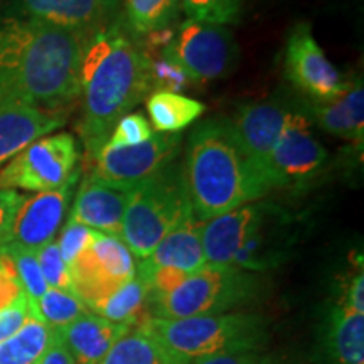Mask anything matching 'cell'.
I'll list each match as a JSON object with an SVG mask.
<instances>
[{
	"label": "cell",
	"mask_w": 364,
	"mask_h": 364,
	"mask_svg": "<svg viewBox=\"0 0 364 364\" xmlns=\"http://www.w3.org/2000/svg\"><path fill=\"white\" fill-rule=\"evenodd\" d=\"M91 36L0 17V103L21 102L68 115L81 95V66Z\"/></svg>",
	"instance_id": "1"
},
{
	"label": "cell",
	"mask_w": 364,
	"mask_h": 364,
	"mask_svg": "<svg viewBox=\"0 0 364 364\" xmlns=\"http://www.w3.org/2000/svg\"><path fill=\"white\" fill-rule=\"evenodd\" d=\"M152 91L150 58L117 19L91 36L81 66L83 110L78 134L95 161L113 129Z\"/></svg>",
	"instance_id": "2"
},
{
	"label": "cell",
	"mask_w": 364,
	"mask_h": 364,
	"mask_svg": "<svg viewBox=\"0 0 364 364\" xmlns=\"http://www.w3.org/2000/svg\"><path fill=\"white\" fill-rule=\"evenodd\" d=\"M182 177L194 218L201 223L247 206L270 191L241 149L230 118H211L193 129Z\"/></svg>",
	"instance_id": "3"
},
{
	"label": "cell",
	"mask_w": 364,
	"mask_h": 364,
	"mask_svg": "<svg viewBox=\"0 0 364 364\" xmlns=\"http://www.w3.org/2000/svg\"><path fill=\"white\" fill-rule=\"evenodd\" d=\"M194 220L182 166L176 161L136 184L130 193L120 240L136 260H145L164 236Z\"/></svg>",
	"instance_id": "4"
},
{
	"label": "cell",
	"mask_w": 364,
	"mask_h": 364,
	"mask_svg": "<svg viewBox=\"0 0 364 364\" xmlns=\"http://www.w3.org/2000/svg\"><path fill=\"white\" fill-rule=\"evenodd\" d=\"M136 326L156 336L186 363L220 354L253 353L265 338L263 318L252 314H218L172 321L147 317Z\"/></svg>",
	"instance_id": "5"
},
{
	"label": "cell",
	"mask_w": 364,
	"mask_h": 364,
	"mask_svg": "<svg viewBox=\"0 0 364 364\" xmlns=\"http://www.w3.org/2000/svg\"><path fill=\"white\" fill-rule=\"evenodd\" d=\"M257 277L233 265L213 267L193 273L174 292L149 297L147 307L156 318L218 316L253 297Z\"/></svg>",
	"instance_id": "6"
},
{
	"label": "cell",
	"mask_w": 364,
	"mask_h": 364,
	"mask_svg": "<svg viewBox=\"0 0 364 364\" xmlns=\"http://www.w3.org/2000/svg\"><path fill=\"white\" fill-rule=\"evenodd\" d=\"M78 161L80 147L71 134L41 136L0 171V189H59L80 171Z\"/></svg>",
	"instance_id": "7"
},
{
	"label": "cell",
	"mask_w": 364,
	"mask_h": 364,
	"mask_svg": "<svg viewBox=\"0 0 364 364\" xmlns=\"http://www.w3.org/2000/svg\"><path fill=\"white\" fill-rule=\"evenodd\" d=\"M182 68L193 83L220 80L238 63V46L225 26L186 21L176 29L172 43L161 53Z\"/></svg>",
	"instance_id": "8"
},
{
	"label": "cell",
	"mask_w": 364,
	"mask_h": 364,
	"mask_svg": "<svg viewBox=\"0 0 364 364\" xmlns=\"http://www.w3.org/2000/svg\"><path fill=\"white\" fill-rule=\"evenodd\" d=\"M68 268L73 292L90 312L134 279L136 272L134 255L124 241L100 231Z\"/></svg>",
	"instance_id": "9"
},
{
	"label": "cell",
	"mask_w": 364,
	"mask_h": 364,
	"mask_svg": "<svg viewBox=\"0 0 364 364\" xmlns=\"http://www.w3.org/2000/svg\"><path fill=\"white\" fill-rule=\"evenodd\" d=\"M329 154L311 130L300 107L287 113L267 169L270 189H304L324 169Z\"/></svg>",
	"instance_id": "10"
},
{
	"label": "cell",
	"mask_w": 364,
	"mask_h": 364,
	"mask_svg": "<svg viewBox=\"0 0 364 364\" xmlns=\"http://www.w3.org/2000/svg\"><path fill=\"white\" fill-rule=\"evenodd\" d=\"M181 134H154L147 142L134 147L112 149L103 145L88 176L118 189H134L136 184L176 161Z\"/></svg>",
	"instance_id": "11"
},
{
	"label": "cell",
	"mask_w": 364,
	"mask_h": 364,
	"mask_svg": "<svg viewBox=\"0 0 364 364\" xmlns=\"http://www.w3.org/2000/svg\"><path fill=\"white\" fill-rule=\"evenodd\" d=\"M285 75L290 83L314 103L334 102L351 85L327 59L307 22L295 26L287 41Z\"/></svg>",
	"instance_id": "12"
},
{
	"label": "cell",
	"mask_w": 364,
	"mask_h": 364,
	"mask_svg": "<svg viewBox=\"0 0 364 364\" xmlns=\"http://www.w3.org/2000/svg\"><path fill=\"white\" fill-rule=\"evenodd\" d=\"M120 0H12L7 16L95 34L113 19Z\"/></svg>",
	"instance_id": "13"
},
{
	"label": "cell",
	"mask_w": 364,
	"mask_h": 364,
	"mask_svg": "<svg viewBox=\"0 0 364 364\" xmlns=\"http://www.w3.org/2000/svg\"><path fill=\"white\" fill-rule=\"evenodd\" d=\"M290 110V103L273 97L263 102L245 105L236 112L233 120H230L241 149L265 182L272 150Z\"/></svg>",
	"instance_id": "14"
},
{
	"label": "cell",
	"mask_w": 364,
	"mask_h": 364,
	"mask_svg": "<svg viewBox=\"0 0 364 364\" xmlns=\"http://www.w3.org/2000/svg\"><path fill=\"white\" fill-rule=\"evenodd\" d=\"M78 179L80 171L59 189L26 198L14 221L11 243L38 252L44 245L54 241L75 194Z\"/></svg>",
	"instance_id": "15"
},
{
	"label": "cell",
	"mask_w": 364,
	"mask_h": 364,
	"mask_svg": "<svg viewBox=\"0 0 364 364\" xmlns=\"http://www.w3.org/2000/svg\"><path fill=\"white\" fill-rule=\"evenodd\" d=\"M290 220L285 209L262 203V213L253 233L236 253L233 267L245 272H263L280 265L290 248Z\"/></svg>",
	"instance_id": "16"
},
{
	"label": "cell",
	"mask_w": 364,
	"mask_h": 364,
	"mask_svg": "<svg viewBox=\"0 0 364 364\" xmlns=\"http://www.w3.org/2000/svg\"><path fill=\"white\" fill-rule=\"evenodd\" d=\"M132 189H118L86 176L76 193L68 220L120 238Z\"/></svg>",
	"instance_id": "17"
},
{
	"label": "cell",
	"mask_w": 364,
	"mask_h": 364,
	"mask_svg": "<svg viewBox=\"0 0 364 364\" xmlns=\"http://www.w3.org/2000/svg\"><path fill=\"white\" fill-rule=\"evenodd\" d=\"M65 113L39 110L21 102L0 103V167L41 136L66 124Z\"/></svg>",
	"instance_id": "18"
},
{
	"label": "cell",
	"mask_w": 364,
	"mask_h": 364,
	"mask_svg": "<svg viewBox=\"0 0 364 364\" xmlns=\"http://www.w3.org/2000/svg\"><path fill=\"white\" fill-rule=\"evenodd\" d=\"M260 213L262 203H255L203 223L201 240L208 265H233L236 253L253 233Z\"/></svg>",
	"instance_id": "19"
},
{
	"label": "cell",
	"mask_w": 364,
	"mask_h": 364,
	"mask_svg": "<svg viewBox=\"0 0 364 364\" xmlns=\"http://www.w3.org/2000/svg\"><path fill=\"white\" fill-rule=\"evenodd\" d=\"M304 113L327 134L351 140L363 147L364 139V88L359 78L348 91L329 103L307 102L300 105Z\"/></svg>",
	"instance_id": "20"
},
{
	"label": "cell",
	"mask_w": 364,
	"mask_h": 364,
	"mask_svg": "<svg viewBox=\"0 0 364 364\" xmlns=\"http://www.w3.org/2000/svg\"><path fill=\"white\" fill-rule=\"evenodd\" d=\"M130 331V326L117 324L97 314L88 312L65 329L56 331L59 339L75 359L76 364H98L107 356L122 336Z\"/></svg>",
	"instance_id": "21"
},
{
	"label": "cell",
	"mask_w": 364,
	"mask_h": 364,
	"mask_svg": "<svg viewBox=\"0 0 364 364\" xmlns=\"http://www.w3.org/2000/svg\"><path fill=\"white\" fill-rule=\"evenodd\" d=\"M203 223L189 220L164 236L156 250L145 258L150 267H169L184 272L186 275L203 270L208 265L201 240Z\"/></svg>",
	"instance_id": "22"
},
{
	"label": "cell",
	"mask_w": 364,
	"mask_h": 364,
	"mask_svg": "<svg viewBox=\"0 0 364 364\" xmlns=\"http://www.w3.org/2000/svg\"><path fill=\"white\" fill-rule=\"evenodd\" d=\"M98 364H189L167 349L156 336L136 326L113 344Z\"/></svg>",
	"instance_id": "23"
},
{
	"label": "cell",
	"mask_w": 364,
	"mask_h": 364,
	"mask_svg": "<svg viewBox=\"0 0 364 364\" xmlns=\"http://www.w3.org/2000/svg\"><path fill=\"white\" fill-rule=\"evenodd\" d=\"M329 348L338 364H364V314L339 304L331 316Z\"/></svg>",
	"instance_id": "24"
},
{
	"label": "cell",
	"mask_w": 364,
	"mask_h": 364,
	"mask_svg": "<svg viewBox=\"0 0 364 364\" xmlns=\"http://www.w3.org/2000/svg\"><path fill=\"white\" fill-rule=\"evenodd\" d=\"M54 331L33 311L16 334L0 343V364H36L49 348Z\"/></svg>",
	"instance_id": "25"
},
{
	"label": "cell",
	"mask_w": 364,
	"mask_h": 364,
	"mask_svg": "<svg viewBox=\"0 0 364 364\" xmlns=\"http://www.w3.org/2000/svg\"><path fill=\"white\" fill-rule=\"evenodd\" d=\"M147 112L159 134H179L206 112L201 102L182 95L156 91L147 100Z\"/></svg>",
	"instance_id": "26"
},
{
	"label": "cell",
	"mask_w": 364,
	"mask_h": 364,
	"mask_svg": "<svg viewBox=\"0 0 364 364\" xmlns=\"http://www.w3.org/2000/svg\"><path fill=\"white\" fill-rule=\"evenodd\" d=\"M181 0H125L124 24L135 38L174 24L181 14Z\"/></svg>",
	"instance_id": "27"
},
{
	"label": "cell",
	"mask_w": 364,
	"mask_h": 364,
	"mask_svg": "<svg viewBox=\"0 0 364 364\" xmlns=\"http://www.w3.org/2000/svg\"><path fill=\"white\" fill-rule=\"evenodd\" d=\"M149 287L145 282L135 273L130 282L113 292L107 300H103L100 306L95 309L93 314L100 317L108 318V321L117 322V324L134 326L142 322L144 309L147 307Z\"/></svg>",
	"instance_id": "28"
},
{
	"label": "cell",
	"mask_w": 364,
	"mask_h": 364,
	"mask_svg": "<svg viewBox=\"0 0 364 364\" xmlns=\"http://www.w3.org/2000/svg\"><path fill=\"white\" fill-rule=\"evenodd\" d=\"M36 309H38L41 318L54 332L65 329L66 326H70L76 318L90 312L88 307L76 297V294L59 289L46 290L43 297L36 304Z\"/></svg>",
	"instance_id": "29"
},
{
	"label": "cell",
	"mask_w": 364,
	"mask_h": 364,
	"mask_svg": "<svg viewBox=\"0 0 364 364\" xmlns=\"http://www.w3.org/2000/svg\"><path fill=\"white\" fill-rule=\"evenodd\" d=\"M2 253L11 258L14 270L17 273V279H19L22 285V290H24L31 306L36 309L38 300L48 290V285H46L43 272H41L38 262V255H36L34 250L24 248L17 243H9L2 250Z\"/></svg>",
	"instance_id": "30"
},
{
	"label": "cell",
	"mask_w": 364,
	"mask_h": 364,
	"mask_svg": "<svg viewBox=\"0 0 364 364\" xmlns=\"http://www.w3.org/2000/svg\"><path fill=\"white\" fill-rule=\"evenodd\" d=\"M245 0H181V9L189 21L209 24H236Z\"/></svg>",
	"instance_id": "31"
},
{
	"label": "cell",
	"mask_w": 364,
	"mask_h": 364,
	"mask_svg": "<svg viewBox=\"0 0 364 364\" xmlns=\"http://www.w3.org/2000/svg\"><path fill=\"white\" fill-rule=\"evenodd\" d=\"M36 255H38L41 272H43L44 282L46 285H48V289H59L73 292L70 268H68L65 260H63L56 241L44 245L43 248H39L38 252H36Z\"/></svg>",
	"instance_id": "32"
},
{
	"label": "cell",
	"mask_w": 364,
	"mask_h": 364,
	"mask_svg": "<svg viewBox=\"0 0 364 364\" xmlns=\"http://www.w3.org/2000/svg\"><path fill=\"white\" fill-rule=\"evenodd\" d=\"M152 135V127H150L147 118L144 117V113H129L115 125L105 145L112 149L134 147V145L147 142Z\"/></svg>",
	"instance_id": "33"
},
{
	"label": "cell",
	"mask_w": 364,
	"mask_h": 364,
	"mask_svg": "<svg viewBox=\"0 0 364 364\" xmlns=\"http://www.w3.org/2000/svg\"><path fill=\"white\" fill-rule=\"evenodd\" d=\"M150 81H152V90L176 95L193 85L188 73L162 56L150 58Z\"/></svg>",
	"instance_id": "34"
},
{
	"label": "cell",
	"mask_w": 364,
	"mask_h": 364,
	"mask_svg": "<svg viewBox=\"0 0 364 364\" xmlns=\"http://www.w3.org/2000/svg\"><path fill=\"white\" fill-rule=\"evenodd\" d=\"M97 231L91 230V228H86L80 223H75L68 220V223L63 228L61 236H59L58 248L61 252L63 260L68 267L75 262V258L83 252V250L91 243V240L95 238Z\"/></svg>",
	"instance_id": "35"
},
{
	"label": "cell",
	"mask_w": 364,
	"mask_h": 364,
	"mask_svg": "<svg viewBox=\"0 0 364 364\" xmlns=\"http://www.w3.org/2000/svg\"><path fill=\"white\" fill-rule=\"evenodd\" d=\"M24 199L16 189H0V253L12 241L14 221Z\"/></svg>",
	"instance_id": "36"
},
{
	"label": "cell",
	"mask_w": 364,
	"mask_h": 364,
	"mask_svg": "<svg viewBox=\"0 0 364 364\" xmlns=\"http://www.w3.org/2000/svg\"><path fill=\"white\" fill-rule=\"evenodd\" d=\"M33 311H38L29 304L26 295L17 299L12 306H9L4 311H0V343L11 338L26 324Z\"/></svg>",
	"instance_id": "37"
},
{
	"label": "cell",
	"mask_w": 364,
	"mask_h": 364,
	"mask_svg": "<svg viewBox=\"0 0 364 364\" xmlns=\"http://www.w3.org/2000/svg\"><path fill=\"white\" fill-rule=\"evenodd\" d=\"M24 294L17 273L14 270L11 258L7 255L0 253V311L12 306L17 299Z\"/></svg>",
	"instance_id": "38"
},
{
	"label": "cell",
	"mask_w": 364,
	"mask_h": 364,
	"mask_svg": "<svg viewBox=\"0 0 364 364\" xmlns=\"http://www.w3.org/2000/svg\"><path fill=\"white\" fill-rule=\"evenodd\" d=\"M343 306L353 309V311L364 314V275H363V267L359 268V272L353 277L349 282L348 289H346Z\"/></svg>",
	"instance_id": "39"
},
{
	"label": "cell",
	"mask_w": 364,
	"mask_h": 364,
	"mask_svg": "<svg viewBox=\"0 0 364 364\" xmlns=\"http://www.w3.org/2000/svg\"><path fill=\"white\" fill-rule=\"evenodd\" d=\"M36 364H76V361L66 349V346L63 344V341L59 339V336L54 332L51 344Z\"/></svg>",
	"instance_id": "40"
},
{
	"label": "cell",
	"mask_w": 364,
	"mask_h": 364,
	"mask_svg": "<svg viewBox=\"0 0 364 364\" xmlns=\"http://www.w3.org/2000/svg\"><path fill=\"white\" fill-rule=\"evenodd\" d=\"M189 364H265V361L255 353H235L198 359V361H193Z\"/></svg>",
	"instance_id": "41"
}]
</instances>
